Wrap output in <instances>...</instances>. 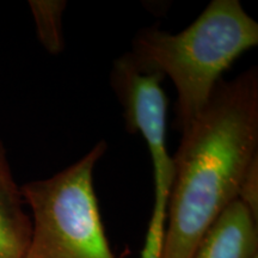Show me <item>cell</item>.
I'll list each match as a JSON object with an SVG mask.
<instances>
[{
  "mask_svg": "<svg viewBox=\"0 0 258 258\" xmlns=\"http://www.w3.org/2000/svg\"><path fill=\"white\" fill-rule=\"evenodd\" d=\"M258 44V23L239 0H213L184 30L153 25L135 35L127 56L139 71L169 77L177 99L173 127L185 132L241 54Z\"/></svg>",
  "mask_w": 258,
  "mask_h": 258,
  "instance_id": "cell-2",
  "label": "cell"
},
{
  "mask_svg": "<svg viewBox=\"0 0 258 258\" xmlns=\"http://www.w3.org/2000/svg\"><path fill=\"white\" fill-rule=\"evenodd\" d=\"M159 73L139 71L125 55L112 64L110 84L123 106L125 127L139 133L147 145L153 165L154 205L151 224L166 226L167 205L175 175L173 159L166 146L167 98Z\"/></svg>",
  "mask_w": 258,
  "mask_h": 258,
  "instance_id": "cell-4",
  "label": "cell"
},
{
  "mask_svg": "<svg viewBox=\"0 0 258 258\" xmlns=\"http://www.w3.org/2000/svg\"><path fill=\"white\" fill-rule=\"evenodd\" d=\"M106 148L104 141H98L64 170L21 186L31 213L25 258H116L93 185L95 166Z\"/></svg>",
  "mask_w": 258,
  "mask_h": 258,
  "instance_id": "cell-3",
  "label": "cell"
},
{
  "mask_svg": "<svg viewBox=\"0 0 258 258\" xmlns=\"http://www.w3.org/2000/svg\"><path fill=\"white\" fill-rule=\"evenodd\" d=\"M257 219L235 200L214 221L192 258H257Z\"/></svg>",
  "mask_w": 258,
  "mask_h": 258,
  "instance_id": "cell-5",
  "label": "cell"
},
{
  "mask_svg": "<svg viewBox=\"0 0 258 258\" xmlns=\"http://www.w3.org/2000/svg\"><path fill=\"white\" fill-rule=\"evenodd\" d=\"M257 258H258V257H257Z\"/></svg>",
  "mask_w": 258,
  "mask_h": 258,
  "instance_id": "cell-9",
  "label": "cell"
},
{
  "mask_svg": "<svg viewBox=\"0 0 258 258\" xmlns=\"http://www.w3.org/2000/svg\"><path fill=\"white\" fill-rule=\"evenodd\" d=\"M67 3L64 0H30L36 35L42 47L49 54L57 55L64 48L62 17Z\"/></svg>",
  "mask_w": 258,
  "mask_h": 258,
  "instance_id": "cell-7",
  "label": "cell"
},
{
  "mask_svg": "<svg viewBox=\"0 0 258 258\" xmlns=\"http://www.w3.org/2000/svg\"><path fill=\"white\" fill-rule=\"evenodd\" d=\"M5 146L0 140V258H25L31 237V219L24 209Z\"/></svg>",
  "mask_w": 258,
  "mask_h": 258,
  "instance_id": "cell-6",
  "label": "cell"
},
{
  "mask_svg": "<svg viewBox=\"0 0 258 258\" xmlns=\"http://www.w3.org/2000/svg\"><path fill=\"white\" fill-rule=\"evenodd\" d=\"M238 200L243 202L258 220V158L252 161L243 182H241Z\"/></svg>",
  "mask_w": 258,
  "mask_h": 258,
  "instance_id": "cell-8",
  "label": "cell"
},
{
  "mask_svg": "<svg viewBox=\"0 0 258 258\" xmlns=\"http://www.w3.org/2000/svg\"><path fill=\"white\" fill-rule=\"evenodd\" d=\"M258 158L256 67L220 80L199 117L182 133L173 159L161 258H192Z\"/></svg>",
  "mask_w": 258,
  "mask_h": 258,
  "instance_id": "cell-1",
  "label": "cell"
}]
</instances>
